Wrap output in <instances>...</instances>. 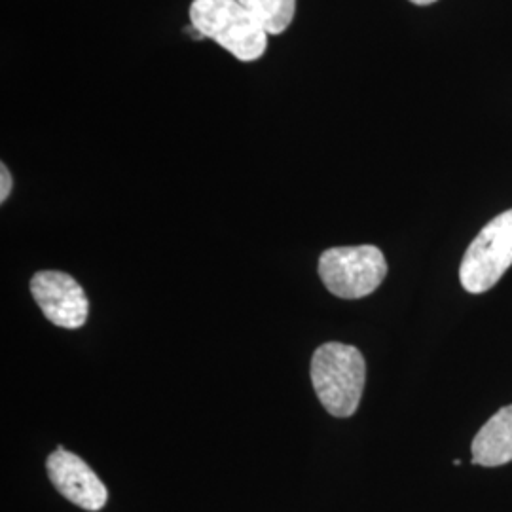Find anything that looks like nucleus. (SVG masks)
Returning <instances> with one entry per match:
<instances>
[{"instance_id": "f257e3e1", "label": "nucleus", "mask_w": 512, "mask_h": 512, "mask_svg": "<svg viewBox=\"0 0 512 512\" xmlns=\"http://www.w3.org/2000/svg\"><path fill=\"white\" fill-rule=\"evenodd\" d=\"M311 384L334 418H349L357 412L365 389L366 363L363 353L342 342H329L311 357Z\"/></svg>"}, {"instance_id": "f03ea898", "label": "nucleus", "mask_w": 512, "mask_h": 512, "mask_svg": "<svg viewBox=\"0 0 512 512\" xmlns=\"http://www.w3.org/2000/svg\"><path fill=\"white\" fill-rule=\"evenodd\" d=\"M190 21L200 37L215 40L243 63L260 59L268 50L270 35L238 0H194Z\"/></svg>"}, {"instance_id": "7ed1b4c3", "label": "nucleus", "mask_w": 512, "mask_h": 512, "mask_svg": "<svg viewBox=\"0 0 512 512\" xmlns=\"http://www.w3.org/2000/svg\"><path fill=\"white\" fill-rule=\"evenodd\" d=\"M387 275L384 253L374 245L332 247L319 258V277L329 293L357 300L374 293Z\"/></svg>"}, {"instance_id": "20e7f679", "label": "nucleus", "mask_w": 512, "mask_h": 512, "mask_svg": "<svg viewBox=\"0 0 512 512\" xmlns=\"http://www.w3.org/2000/svg\"><path fill=\"white\" fill-rule=\"evenodd\" d=\"M512 266V209L490 220L473 239L459 268L461 287L471 294H482Z\"/></svg>"}, {"instance_id": "39448f33", "label": "nucleus", "mask_w": 512, "mask_h": 512, "mask_svg": "<svg viewBox=\"0 0 512 512\" xmlns=\"http://www.w3.org/2000/svg\"><path fill=\"white\" fill-rule=\"evenodd\" d=\"M31 294L44 317L55 327L74 330L86 325L90 302L73 275L38 272L31 279Z\"/></svg>"}, {"instance_id": "423d86ee", "label": "nucleus", "mask_w": 512, "mask_h": 512, "mask_svg": "<svg viewBox=\"0 0 512 512\" xmlns=\"http://www.w3.org/2000/svg\"><path fill=\"white\" fill-rule=\"evenodd\" d=\"M50 482L55 490L84 511H101L107 505L109 492L92 467L63 446H57L46 461Z\"/></svg>"}, {"instance_id": "0eeeda50", "label": "nucleus", "mask_w": 512, "mask_h": 512, "mask_svg": "<svg viewBox=\"0 0 512 512\" xmlns=\"http://www.w3.org/2000/svg\"><path fill=\"white\" fill-rule=\"evenodd\" d=\"M471 452V463L480 467H499L512 461V404L495 412L478 431Z\"/></svg>"}, {"instance_id": "6e6552de", "label": "nucleus", "mask_w": 512, "mask_h": 512, "mask_svg": "<svg viewBox=\"0 0 512 512\" xmlns=\"http://www.w3.org/2000/svg\"><path fill=\"white\" fill-rule=\"evenodd\" d=\"M255 16L268 35H281L293 23L296 0H238Z\"/></svg>"}, {"instance_id": "1a4fd4ad", "label": "nucleus", "mask_w": 512, "mask_h": 512, "mask_svg": "<svg viewBox=\"0 0 512 512\" xmlns=\"http://www.w3.org/2000/svg\"><path fill=\"white\" fill-rule=\"evenodd\" d=\"M12 192V175L8 171V167L0 165V203L6 202L8 196Z\"/></svg>"}, {"instance_id": "9d476101", "label": "nucleus", "mask_w": 512, "mask_h": 512, "mask_svg": "<svg viewBox=\"0 0 512 512\" xmlns=\"http://www.w3.org/2000/svg\"><path fill=\"white\" fill-rule=\"evenodd\" d=\"M410 2H414V4H418V6H429V4H433V2H437V0H410Z\"/></svg>"}]
</instances>
